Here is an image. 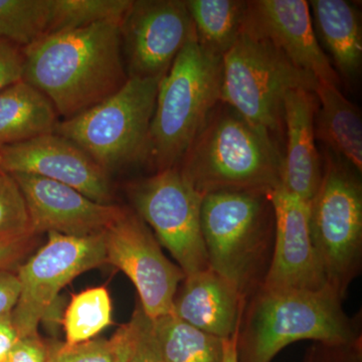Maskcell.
<instances>
[{
	"instance_id": "32",
	"label": "cell",
	"mask_w": 362,
	"mask_h": 362,
	"mask_svg": "<svg viewBox=\"0 0 362 362\" xmlns=\"http://www.w3.org/2000/svg\"><path fill=\"white\" fill-rule=\"evenodd\" d=\"M35 235L25 233L0 240V271L11 270L32 249Z\"/></svg>"
},
{
	"instance_id": "2",
	"label": "cell",
	"mask_w": 362,
	"mask_h": 362,
	"mask_svg": "<svg viewBox=\"0 0 362 362\" xmlns=\"http://www.w3.org/2000/svg\"><path fill=\"white\" fill-rule=\"evenodd\" d=\"M342 301L329 287L319 291L259 288L240 319L238 361L271 362L300 340L333 346L361 341V320L345 313Z\"/></svg>"
},
{
	"instance_id": "33",
	"label": "cell",
	"mask_w": 362,
	"mask_h": 362,
	"mask_svg": "<svg viewBox=\"0 0 362 362\" xmlns=\"http://www.w3.org/2000/svg\"><path fill=\"white\" fill-rule=\"evenodd\" d=\"M2 362H47V343L39 334L21 337Z\"/></svg>"
},
{
	"instance_id": "21",
	"label": "cell",
	"mask_w": 362,
	"mask_h": 362,
	"mask_svg": "<svg viewBox=\"0 0 362 362\" xmlns=\"http://www.w3.org/2000/svg\"><path fill=\"white\" fill-rule=\"evenodd\" d=\"M59 115L51 101L25 80L0 92V149L54 133Z\"/></svg>"
},
{
	"instance_id": "25",
	"label": "cell",
	"mask_w": 362,
	"mask_h": 362,
	"mask_svg": "<svg viewBox=\"0 0 362 362\" xmlns=\"http://www.w3.org/2000/svg\"><path fill=\"white\" fill-rule=\"evenodd\" d=\"M52 0H0V40L26 47L47 35Z\"/></svg>"
},
{
	"instance_id": "18",
	"label": "cell",
	"mask_w": 362,
	"mask_h": 362,
	"mask_svg": "<svg viewBox=\"0 0 362 362\" xmlns=\"http://www.w3.org/2000/svg\"><path fill=\"white\" fill-rule=\"evenodd\" d=\"M246 301L228 281L209 269L185 276L173 314L192 327L228 339L237 334Z\"/></svg>"
},
{
	"instance_id": "23",
	"label": "cell",
	"mask_w": 362,
	"mask_h": 362,
	"mask_svg": "<svg viewBox=\"0 0 362 362\" xmlns=\"http://www.w3.org/2000/svg\"><path fill=\"white\" fill-rule=\"evenodd\" d=\"M163 362H223V340L183 322L173 313L153 321Z\"/></svg>"
},
{
	"instance_id": "3",
	"label": "cell",
	"mask_w": 362,
	"mask_h": 362,
	"mask_svg": "<svg viewBox=\"0 0 362 362\" xmlns=\"http://www.w3.org/2000/svg\"><path fill=\"white\" fill-rule=\"evenodd\" d=\"M176 168L202 197L226 190L268 192L281 185L283 156L275 142L221 102Z\"/></svg>"
},
{
	"instance_id": "22",
	"label": "cell",
	"mask_w": 362,
	"mask_h": 362,
	"mask_svg": "<svg viewBox=\"0 0 362 362\" xmlns=\"http://www.w3.org/2000/svg\"><path fill=\"white\" fill-rule=\"evenodd\" d=\"M197 42L223 57L242 33L247 1L243 0H187Z\"/></svg>"
},
{
	"instance_id": "17",
	"label": "cell",
	"mask_w": 362,
	"mask_h": 362,
	"mask_svg": "<svg viewBox=\"0 0 362 362\" xmlns=\"http://www.w3.org/2000/svg\"><path fill=\"white\" fill-rule=\"evenodd\" d=\"M317 109L315 93L306 88L290 90L283 105L286 153L281 185L307 202L316 194L323 176V158L316 146Z\"/></svg>"
},
{
	"instance_id": "12",
	"label": "cell",
	"mask_w": 362,
	"mask_h": 362,
	"mask_svg": "<svg viewBox=\"0 0 362 362\" xmlns=\"http://www.w3.org/2000/svg\"><path fill=\"white\" fill-rule=\"evenodd\" d=\"M129 78H159L195 35L182 0H132L120 25Z\"/></svg>"
},
{
	"instance_id": "13",
	"label": "cell",
	"mask_w": 362,
	"mask_h": 362,
	"mask_svg": "<svg viewBox=\"0 0 362 362\" xmlns=\"http://www.w3.org/2000/svg\"><path fill=\"white\" fill-rule=\"evenodd\" d=\"M275 214V240L271 265L262 287L319 291L328 287L312 243L309 202L282 185L269 192Z\"/></svg>"
},
{
	"instance_id": "30",
	"label": "cell",
	"mask_w": 362,
	"mask_h": 362,
	"mask_svg": "<svg viewBox=\"0 0 362 362\" xmlns=\"http://www.w3.org/2000/svg\"><path fill=\"white\" fill-rule=\"evenodd\" d=\"M25 54L23 47L0 40V92L25 78Z\"/></svg>"
},
{
	"instance_id": "8",
	"label": "cell",
	"mask_w": 362,
	"mask_h": 362,
	"mask_svg": "<svg viewBox=\"0 0 362 362\" xmlns=\"http://www.w3.org/2000/svg\"><path fill=\"white\" fill-rule=\"evenodd\" d=\"M161 78H128L113 96L73 118L59 121L54 133L78 145L107 173L147 158Z\"/></svg>"
},
{
	"instance_id": "1",
	"label": "cell",
	"mask_w": 362,
	"mask_h": 362,
	"mask_svg": "<svg viewBox=\"0 0 362 362\" xmlns=\"http://www.w3.org/2000/svg\"><path fill=\"white\" fill-rule=\"evenodd\" d=\"M121 23L109 21L45 35L23 47V80L51 101L64 120L89 110L127 82Z\"/></svg>"
},
{
	"instance_id": "9",
	"label": "cell",
	"mask_w": 362,
	"mask_h": 362,
	"mask_svg": "<svg viewBox=\"0 0 362 362\" xmlns=\"http://www.w3.org/2000/svg\"><path fill=\"white\" fill-rule=\"evenodd\" d=\"M129 192L136 214L153 230L185 276L209 270L201 223L204 197L178 168L157 171L131 185Z\"/></svg>"
},
{
	"instance_id": "26",
	"label": "cell",
	"mask_w": 362,
	"mask_h": 362,
	"mask_svg": "<svg viewBox=\"0 0 362 362\" xmlns=\"http://www.w3.org/2000/svg\"><path fill=\"white\" fill-rule=\"evenodd\" d=\"M132 0H52L47 35L100 23H121Z\"/></svg>"
},
{
	"instance_id": "36",
	"label": "cell",
	"mask_w": 362,
	"mask_h": 362,
	"mask_svg": "<svg viewBox=\"0 0 362 362\" xmlns=\"http://www.w3.org/2000/svg\"><path fill=\"white\" fill-rule=\"evenodd\" d=\"M223 362H239L237 356V334L223 340Z\"/></svg>"
},
{
	"instance_id": "34",
	"label": "cell",
	"mask_w": 362,
	"mask_h": 362,
	"mask_svg": "<svg viewBox=\"0 0 362 362\" xmlns=\"http://www.w3.org/2000/svg\"><path fill=\"white\" fill-rule=\"evenodd\" d=\"M20 295V283L16 273L0 271V317L13 310Z\"/></svg>"
},
{
	"instance_id": "15",
	"label": "cell",
	"mask_w": 362,
	"mask_h": 362,
	"mask_svg": "<svg viewBox=\"0 0 362 362\" xmlns=\"http://www.w3.org/2000/svg\"><path fill=\"white\" fill-rule=\"evenodd\" d=\"M243 30L275 45L299 70L339 88L340 77L319 45L305 0L247 1Z\"/></svg>"
},
{
	"instance_id": "20",
	"label": "cell",
	"mask_w": 362,
	"mask_h": 362,
	"mask_svg": "<svg viewBox=\"0 0 362 362\" xmlns=\"http://www.w3.org/2000/svg\"><path fill=\"white\" fill-rule=\"evenodd\" d=\"M318 109L315 117L317 139L331 152L362 171V118L356 105L343 96L337 86L318 82L314 86Z\"/></svg>"
},
{
	"instance_id": "31",
	"label": "cell",
	"mask_w": 362,
	"mask_h": 362,
	"mask_svg": "<svg viewBox=\"0 0 362 362\" xmlns=\"http://www.w3.org/2000/svg\"><path fill=\"white\" fill-rule=\"evenodd\" d=\"M361 341L349 345H325L318 343L311 350L307 362H361Z\"/></svg>"
},
{
	"instance_id": "7",
	"label": "cell",
	"mask_w": 362,
	"mask_h": 362,
	"mask_svg": "<svg viewBox=\"0 0 362 362\" xmlns=\"http://www.w3.org/2000/svg\"><path fill=\"white\" fill-rule=\"evenodd\" d=\"M356 169L327 150L320 187L309 202L312 243L328 287L344 299L362 265V183Z\"/></svg>"
},
{
	"instance_id": "29",
	"label": "cell",
	"mask_w": 362,
	"mask_h": 362,
	"mask_svg": "<svg viewBox=\"0 0 362 362\" xmlns=\"http://www.w3.org/2000/svg\"><path fill=\"white\" fill-rule=\"evenodd\" d=\"M130 323L133 344L129 362H163L154 333L153 321L145 315L140 304L135 309Z\"/></svg>"
},
{
	"instance_id": "24",
	"label": "cell",
	"mask_w": 362,
	"mask_h": 362,
	"mask_svg": "<svg viewBox=\"0 0 362 362\" xmlns=\"http://www.w3.org/2000/svg\"><path fill=\"white\" fill-rule=\"evenodd\" d=\"M62 322L68 344L95 339L112 324V302L108 290L95 287L73 295Z\"/></svg>"
},
{
	"instance_id": "6",
	"label": "cell",
	"mask_w": 362,
	"mask_h": 362,
	"mask_svg": "<svg viewBox=\"0 0 362 362\" xmlns=\"http://www.w3.org/2000/svg\"><path fill=\"white\" fill-rule=\"evenodd\" d=\"M315 84L272 42L246 30L223 56L221 102L276 144L284 131L286 95Z\"/></svg>"
},
{
	"instance_id": "28",
	"label": "cell",
	"mask_w": 362,
	"mask_h": 362,
	"mask_svg": "<svg viewBox=\"0 0 362 362\" xmlns=\"http://www.w3.org/2000/svg\"><path fill=\"white\" fill-rule=\"evenodd\" d=\"M118 343L117 332L110 339L95 338L78 344L49 343L47 344V362H114Z\"/></svg>"
},
{
	"instance_id": "14",
	"label": "cell",
	"mask_w": 362,
	"mask_h": 362,
	"mask_svg": "<svg viewBox=\"0 0 362 362\" xmlns=\"http://www.w3.org/2000/svg\"><path fill=\"white\" fill-rule=\"evenodd\" d=\"M0 170L63 183L99 204L112 201L108 173L78 145L56 133L0 149Z\"/></svg>"
},
{
	"instance_id": "5",
	"label": "cell",
	"mask_w": 362,
	"mask_h": 362,
	"mask_svg": "<svg viewBox=\"0 0 362 362\" xmlns=\"http://www.w3.org/2000/svg\"><path fill=\"white\" fill-rule=\"evenodd\" d=\"M223 57L194 35L162 77L150 124L148 153L157 171L176 168L221 102Z\"/></svg>"
},
{
	"instance_id": "35",
	"label": "cell",
	"mask_w": 362,
	"mask_h": 362,
	"mask_svg": "<svg viewBox=\"0 0 362 362\" xmlns=\"http://www.w3.org/2000/svg\"><path fill=\"white\" fill-rule=\"evenodd\" d=\"M20 338L13 325L11 312L0 317V362L4 361Z\"/></svg>"
},
{
	"instance_id": "4",
	"label": "cell",
	"mask_w": 362,
	"mask_h": 362,
	"mask_svg": "<svg viewBox=\"0 0 362 362\" xmlns=\"http://www.w3.org/2000/svg\"><path fill=\"white\" fill-rule=\"evenodd\" d=\"M201 223L209 269L247 301L263 285L273 255L275 214L269 192L204 195Z\"/></svg>"
},
{
	"instance_id": "19",
	"label": "cell",
	"mask_w": 362,
	"mask_h": 362,
	"mask_svg": "<svg viewBox=\"0 0 362 362\" xmlns=\"http://www.w3.org/2000/svg\"><path fill=\"white\" fill-rule=\"evenodd\" d=\"M309 8L319 45L338 75L354 78L362 65L361 18L345 0H311Z\"/></svg>"
},
{
	"instance_id": "11",
	"label": "cell",
	"mask_w": 362,
	"mask_h": 362,
	"mask_svg": "<svg viewBox=\"0 0 362 362\" xmlns=\"http://www.w3.org/2000/svg\"><path fill=\"white\" fill-rule=\"evenodd\" d=\"M107 264L123 272L134 284L145 315L152 321L173 313V299L185 278L169 261L148 226L126 211L104 233Z\"/></svg>"
},
{
	"instance_id": "10",
	"label": "cell",
	"mask_w": 362,
	"mask_h": 362,
	"mask_svg": "<svg viewBox=\"0 0 362 362\" xmlns=\"http://www.w3.org/2000/svg\"><path fill=\"white\" fill-rule=\"evenodd\" d=\"M107 264L104 233L71 237L47 233V242L18 268L20 295L11 311L18 337L39 334L61 290L85 272Z\"/></svg>"
},
{
	"instance_id": "16",
	"label": "cell",
	"mask_w": 362,
	"mask_h": 362,
	"mask_svg": "<svg viewBox=\"0 0 362 362\" xmlns=\"http://www.w3.org/2000/svg\"><path fill=\"white\" fill-rule=\"evenodd\" d=\"M25 197L30 230L71 237L101 235L127 209L92 201L75 188L32 175H13Z\"/></svg>"
},
{
	"instance_id": "27",
	"label": "cell",
	"mask_w": 362,
	"mask_h": 362,
	"mask_svg": "<svg viewBox=\"0 0 362 362\" xmlns=\"http://www.w3.org/2000/svg\"><path fill=\"white\" fill-rule=\"evenodd\" d=\"M30 233V214L20 185L13 175L0 170V240Z\"/></svg>"
}]
</instances>
